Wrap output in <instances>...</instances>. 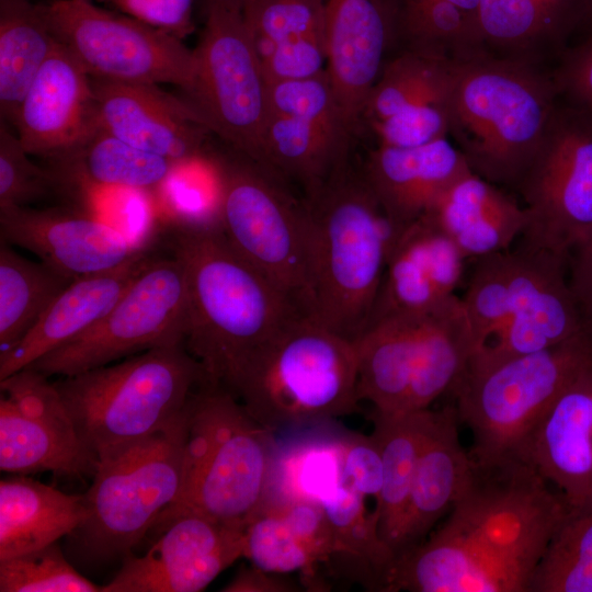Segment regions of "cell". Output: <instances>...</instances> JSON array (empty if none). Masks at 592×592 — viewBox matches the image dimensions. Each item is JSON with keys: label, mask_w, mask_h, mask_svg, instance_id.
<instances>
[{"label": "cell", "mask_w": 592, "mask_h": 592, "mask_svg": "<svg viewBox=\"0 0 592 592\" xmlns=\"http://www.w3.org/2000/svg\"><path fill=\"white\" fill-rule=\"evenodd\" d=\"M13 126L30 155L61 160L98 129L91 77L59 42L30 84Z\"/></svg>", "instance_id": "d6986e66"}, {"label": "cell", "mask_w": 592, "mask_h": 592, "mask_svg": "<svg viewBox=\"0 0 592 592\" xmlns=\"http://www.w3.org/2000/svg\"><path fill=\"white\" fill-rule=\"evenodd\" d=\"M305 590L286 574L269 572L254 565L242 566L234 578L220 590L224 592H298Z\"/></svg>", "instance_id": "f907efd6"}, {"label": "cell", "mask_w": 592, "mask_h": 592, "mask_svg": "<svg viewBox=\"0 0 592 592\" xmlns=\"http://www.w3.org/2000/svg\"><path fill=\"white\" fill-rule=\"evenodd\" d=\"M526 460L473 462L467 485L441 526L519 579L531 577L569 509Z\"/></svg>", "instance_id": "8fae6325"}, {"label": "cell", "mask_w": 592, "mask_h": 592, "mask_svg": "<svg viewBox=\"0 0 592 592\" xmlns=\"http://www.w3.org/2000/svg\"><path fill=\"white\" fill-rule=\"evenodd\" d=\"M451 2L478 20L479 0H445Z\"/></svg>", "instance_id": "db71d44e"}, {"label": "cell", "mask_w": 592, "mask_h": 592, "mask_svg": "<svg viewBox=\"0 0 592 592\" xmlns=\"http://www.w3.org/2000/svg\"><path fill=\"white\" fill-rule=\"evenodd\" d=\"M527 592H592V508L568 511L538 561Z\"/></svg>", "instance_id": "74e56055"}, {"label": "cell", "mask_w": 592, "mask_h": 592, "mask_svg": "<svg viewBox=\"0 0 592 592\" xmlns=\"http://www.w3.org/2000/svg\"><path fill=\"white\" fill-rule=\"evenodd\" d=\"M337 546L321 508L310 501L269 503L244 528L243 557L269 572H297L305 590L329 589L319 566L331 569Z\"/></svg>", "instance_id": "d4e9b609"}, {"label": "cell", "mask_w": 592, "mask_h": 592, "mask_svg": "<svg viewBox=\"0 0 592 592\" xmlns=\"http://www.w3.org/2000/svg\"><path fill=\"white\" fill-rule=\"evenodd\" d=\"M567 269L570 287L585 320L592 327V229L569 252Z\"/></svg>", "instance_id": "681fc988"}, {"label": "cell", "mask_w": 592, "mask_h": 592, "mask_svg": "<svg viewBox=\"0 0 592 592\" xmlns=\"http://www.w3.org/2000/svg\"><path fill=\"white\" fill-rule=\"evenodd\" d=\"M168 241L186 280L185 349L212 385L226 388L253 351L307 314L231 246L220 225L182 220Z\"/></svg>", "instance_id": "6da1fadb"}, {"label": "cell", "mask_w": 592, "mask_h": 592, "mask_svg": "<svg viewBox=\"0 0 592 592\" xmlns=\"http://www.w3.org/2000/svg\"><path fill=\"white\" fill-rule=\"evenodd\" d=\"M72 281L0 241V351L19 342Z\"/></svg>", "instance_id": "e575fe53"}, {"label": "cell", "mask_w": 592, "mask_h": 592, "mask_svg": "<svg viewBox=\"0 0 592 592\" xmlns=\"http://www.w3.org/2000/svg\"><path fill=\"white\" fill-rule=\"evenodd\" d=\"M354 345L358 399L383 414L429 409L453 389L474 352L471 326L456 294L428 312L372 323Z\"/></svg>", "instance_id": "9c48e42d"}, {"label": "cell", "mask_w": 592, "mask_h": 592, "mask_svg": "<svg viewBox=\"0 0 592 592\" xmlns=\"http://www.w3.org/2000/svg\"><path fill=\"white\" fill-rule=\"evenodd\" d=\"M0 234L71 281L119 266L141 250L116 228L60 208L0 209Z\"/></svg>", "instance_id": "44dd1931"}, {"label": "cell", "mask_w": 592, "mask_h": 592, "mask_svg": "<svg viewBox=\"0 0 592 592\" xmlns=\"http://www.w3.org/2000/svg\"><path fill=\"white\" fill-rule=\"evenodd\" d=\"M573 30H579L585 35L592 34V0H580Z\"/></svg>", "instance_id": "816d5d0a"}, {"label": "cell", "mask_w": 592, "mask_h": 592, "mask_svg": "<svg viewBox=\"0 0 592 592\" xmlns=\"http://www.w3.org/2000/svg\"><path fill=\"white\" fill-rule=\"evenodd\" d=\"M592 367V331L490 364L467 365L453 387L459 421L473 433L478 465L517 456L557 397Z\"/></svg>", "instance_id": "30bf717a"}, {"label": "cell", "mask_w": 592, "mask_h": 592, "mask_svg": "<svg viewBox=\"0 0 592 592\" xmlns=\"http://www.w3.org/2000/svg\"><path fill=\"white\" fill-rule=\"evenodd\" d=\"M465 260L429 214L401 228L389 250L367 328L386 318L424 314L446 301L455 295Z\"/></svg>", "instance_id": "603a6c76"}, {"label": "cell", "mask_w": 592, "mask_h": 592, "mask_svg": "<svg viewBox=\"0 0 592 592\" xmlns=\"http://www.w3.org/2000/svg\"><path fill=\"white\" fill-rule=\"evenodd\" d=\"M525 592L523 583L442 527L398 556L385 592Z\"/></svg>", "instance_id": "f546056e"}, {"label": "cell", "mask_w": 592, "mask_h": 592, "mask_svg": "<svg viewBox=\"0 0 592 592\" xmlns=\"http://www.w3.org/2000/svg\"><path fill=\"white\" fill-rule=\"evenodd\" d=\"M57 39L43 5L0 0V113L13 125L19 106Z\"/></svg>", "instance_id": "836d02e7"}, {"label": "cell", "mask_w": 592, "mask_h": 592, "mask_svg": "<svg viewBox=\"0 0 592 592\" xmlns=\"http://www.w3.org/2000/svg\"><path fill=\"white\" fill-rule=\"evenodd\" d=\"M462 298L474 340L468 365L538 351L592 331L570 287L567 260L521 242L477 259Z\"/></svg>", "instance_id": "277c9868"}, {"label": "cell", "mask_w": 592, "mask_h": 592, "mask_svg": "<svg viewBox=\"0 0 592 592\" xmlns=\"http://www.w3.org/2000/svg\"><path fill=\"white\" fill-rule=\"evenodd\" d=\"M517 456L556 488L569 510L592 508V367L543 413Z\"/></svg>", "instance_id": "cb8c5ba5"}, {"label": "cell", "mask_w": 592, "mask_h": 592, "mask_svg": "<svg viewBox=\"0 0 592 592\" xmlns=\"http://www.w3.org/2000/svg\"><path fill=\"white\" fill-rule=\"evenodd\" d=\"M267 83L300 79L327 69L325 35H308L274 46L261 58Z\"/></svg>", "instance_id": "f6af8a7d"}, {"label": "cell", "mask_w": 592, "mask_h": 592, "mask_svg": "<svg viewBox=\"0 0 592 592\" xmlns=\"http://www.w3.org/2000/svg\"><path fill=\"white\" fill-rule=\"evenodd\" d=\"M203 1V0H202ZM221 1H226V2H229V3H232V4H236L240 8H244L246 4L250 1V0H221Z\"/></svg>", "instance_id": "11a10c76"}, {"label": "cell", "mask_w": 592, "mask_h": 592, "mask_svg": "<svg viewBox=\"0 0 592 592\" xmlns=\"http://www.w3.org/2000/svg\"><path fill=\"white\" fill-rule=\"evenodd\" d=\"M1 592H96L101 585L80 574L58 542L0 559Z\"/></svg>", "instance_id": "ab89813d"}, {"label": "cell", "mask_w": 592, "mask_h": 592, "mask_svg": "<svg viewBox=\"0 0 592 592\" xmlns=\"http://www.w3.org/2000/svg\"><path fill=\"white\" fill-rule=\"evenodd\" d=\"M456 60L407 49L384 66L366 100L368 124L412 105L448 98Z\"/></svg>", "instance_id": "d590c367"}, {"label": "cell", "mask_w": 592, "mask_h": 592, "mask_svg": "<svg viewBox=\"0 0 592 592\" xmlns=\"http://www.w3.org/2000/svg\"><path fill=\"white\" fill-rule=\"evenodd\" d=\"M99 126L122 140L182 162L205 152L210 129L189 102L156 84L91 78Z\"/></svg>", "instance_id": "7402d4cb"}, {"label": "cell", "mask_w": 592, "mask_h": 592, "mask_svg": "<svg viewBox=\"0 0 592 592\" xmlns=\"http://www.w3.org/2000/svg\"><path fill=\"white\" fill-rule=\"evenodd\" d=\"M432 410L383 414L373 412V431L383 462V485L375 500L380 539L395 559L401 538L418 458Z\"/></svg>", "instance_id": "1f68e13d"}, {"label": "cell", "mask_w": 592, "mask_h": 592, "mask_svg": "<svg viewBox=\"0 0 592 592\" xmlns=\"http://www.w3.org/2000/svg\"><path fill=\"white\" fill-rule=\"evenodd\" d=\"M551 8L563 14L574 27V20L580 0H544Z\"/></svg>", "instance_id": "f5cc1de1"}, {"label": "cell", "mask_w": 592, "mask_h": 592, "mask_svg": "<svg viewBox=\"0 0 592 592\" xmlns=\"http://www.w3.org/2000/svg\"><path fill=\"white\" fill-rule=\"evenodd\" d=\"M83 494H68L15 475L0 481V559L68 536L87 517Z\"/></svg>", "instance_id": "4dcf8cb0"}, {"label": "cell", "mask_w": 592, "mask_h": 592, "mask_svg": "<svg viewBox=\"0 0 592 592\" xmlns=\"http://www.w3.org/2000/svg\"><path fill=\"white\" fill-rule=\"evenodd\" d=\"M8 123H0V209L26 206L47 195L56 184L54 173L31 161Z\"/></svg>", "instance_id": "7bdbcfd3"}, {"label": "cell", "mask_w": 592, "mask_h": 592, "mask_svg": "<svg viewBox=\"0 0 592 592\" xmlns=\"http://www.w3.org/2000/svg\"><path fill=\"white\" fill-rule=\"evenodd\" d=\"M478 23L483 44L512 50L572 31L571 22L544 0H479Z\"/></svg>", "instance_id": "f35d334b"}, {"label": "cell", "mask_w": 592, "mask_h": 592, "mask_svg": "<svg viewBox=\"0 0 592 592\" xmlns=\"http://www.w3.org/2000/svg\"><path fill=\"white\" fill-rule=\"evenodd\" d=\"M560 98L554 76L523 59L482 53L456 60L448 94V135L470 170L515 187Z\"/></svg>", "instance_id": "7a4b0ae2"}, {"label": "cell", "mask_w": 592, "mask_h": 592, "mask_svg": "<svg viewBox=\"0 0 592 592\" xmlns=\"http://www.w3.org/2000/svg\"><path fill=\"white\" fill-rule=\"evenodd\" d=\"M219 158L220 228L231 246L307 315L311 306V218L274 173L239 153Z\"/></svg>", "instance_id": "7c38bea8"}, {"label": "cell", "mask_w": 592, "mask_h": 592, "mask_svg": "<svg viewBox=\"0 0 592 592\" xmlns=\"http://www.w3.org/2000/svg\"><path fill=\"white\" fill-rule=\"evenodd\" d=\"M148 26L184 39L194 31V0H98Z\"/></svg>", "instance_id": "bcb514c9"}, {"label": "cell", "mask_w": 592, "mask_h": 592, "mask_svg": "<svg viewBox=\"0 0 592 592\" xmlns=\"http://www.w3.org/2000/svg\"><path fill=\"white\" fill-rule=\"evenodd\" d=\"M459 422L453 406L431 412L398 556L426 538L436 522L452 509L470 478L473 459L460 443Z\"/></svg>", "instance_id": "83f0119b"}, {"label": "cell", "mask_w": 592, "mask_h": 592, "mask_svg": "<svg viewBox=\"0 0 592 592\" xmlns=\"http://www.w3.org/2000/svg\"><path fill=\"white\" fill-rule=\"evenodd\" d=\"M88 1H92V0H88Z\"/></svg>", "instance_id": "9f6ffc18"}, {"label": "cell", "mask_w": 592, "mask_h": 592, "mask_svg": "<svg viewBox=\"0 0 592 592\" xmlns=\"http://www.w3.org/2000/svg\"><path fill=\"white\" fill-rule=\"evenodd\" d=\"M402 0H326L327 71L350 132L398 37Z\"/></svg>", "instance_id": "ffe728a7"}, {"label": "cell", "mask_w": 592, "mask_h": 592, "mask_svg": "<svg viewBox=\"0 0 592 592\" xmlns=\"http://www.w3.org/2000/svg\"><path fill=\"white\" fill-rule=\"evenodd\" d=\"M158 527L159 538L128 555L101 592H200L243 557L246 526L186 513Z\"/></svg>", "instance_id": "ac0fdd59"}, {"label": "cell", "mask_w": 592, "mask_h": 592, "mask_svg": "<svg viewBox=\"0 0 592 592\" xmlns=\"http://www.w3.org/2000/svg\"><path fill=\"white\" fill-rule=\"evenodd\" d=\"M187 413L189 407L166 428L96 460L83 493L88 515L67 536L70 558L89 566L123 561L177 500Z\"/></svg>", "instance_id": "ba28073f"}, {"label": "cell", "mask_w": 592, "mask_h": 592, "mask_svg": "<svg viewBox=\"0 0 592 592\" xmlns=\"http://www.w3.org/2000/svg\"><path fill=\"white\" fill-rule=\"evenodd\" d=\"M151 254L140 250L112 270L73 280L29 332L0 351V380L95 325L119 299Z\"/></svg>", "instance_id": "4316f807"}, {"label": "cell", "mask_w": 592, "mask_h": 592, "mask_svg": "<svg viewBox=\"0 0 592 592\" xmlns=\"http://www.w3.org/2000/svg\"><path fill=\"white\" fill-rule=\"evenodd\" d=\"M469 171L464 155L445 137L412 148L378 145L369 153L363 175L400 230L429 213Z\"/></svg>", "instance_id": "484cf974"}, {"label": "cell", "mask_w": 592, "mask_h": 592, "mask_svg": "<svg viewBox=\"0 0 592 592\" xmlns=\"http://www.w3.org/2000/svg\"><path fill=\"white\" fill-rule=\"evenodd\" d=\"M554 79L560 96L592 110V34L566 52Z\"/></svg>", "instance_id": "c3c4849f"}, {"label": "cell", "mask_w": 592, "mask_h": 592, "mask_svg": "<svg viewBox=\"0 0 592 592\" xmlns=\"http://www.w3.org/2000/svg\"><path fill=\"white\" fill-rule=\"evenodd\" d=\"M382 146L412 148L448 135V98L409 106L384 119L371 123Z\"/></svg>", "instance_id": "ee69618b"}, {"label": "cell", "mask_w": 592, "mask_h": 592, "mask_svg": "<svg viewBox=\"0 0 592 592\" xmlns=\"http://www.w3.org/2000/svg\"><path fill=\"white\" fill-rule=\"evenodd\" d=\"M528 213L521 243L567 260L592 229V110L558 100L515 186Z\"/></svg>", "instance_id": "5bb4252c"}, {"label": "cell", "mask_w": 592, "mask_h": 592, "mask_svg": "<svg viewBox=\"0 0 592 592\" xmlns=\"http://www.w3.org/2000/svg\"><path fill=\"white\" fill-rule=\"evenodd\" d=\"M276 448L234 394L205 385L189 406L180 493L155 526L186 513L246 526L264 503Z\"/></svg>", "instance_id": "8992f818"}, {"label": "cell", "mask_w": 592, "mask_h": 592, "mask_svg": "<svg viewBox=\"0 0 592 592\" xmlns=\"http://www.w3.org/2000/svg\"><path fill=\"white\" fill-rule=\"evenodd\" d=\"M267 100L270 114L311 122L346 136L351 133L327 69L307 78L267 83Z\"/></svg>", "instance_id": "b9f144b4"}, {"label": "cell", "mask_w": 592, "mask_h": 592, "mask_svg": "<svg viewBox=\"0 0 592 592\" xmlns=\"http://www.w3.org/2000/svg\"><path fill=\"white\" fill-rule=\"evenodd\" d=\"M306 204L312 235L309 316L355 342L368 326L399 229L364 175L343 169Z\"/></svg>", "instance_id": "3957f363"}, {"label": "cell", "mask_w": 592, "mask_h": 592, "mask_svg": "<svg viewBox=\"0 0 592 592\" xmlns=\"http://www.w3.org/2000/svg\"><path fill=\"white\" fill-rule=\"evenodd\" d=\"M66 160L77 162L84 178L94 185L134 191L161 186L177 166V162L133 146L100 126L77 153Z\"/></svg>", "instance_id": "8d00e7d4"}, {"label": "cell", "mask_w": 592, "mask_h": 592, "mask_svg": "<svg viewBox=\"0 0 592 592\" xmlns=\"http://www.w3.org/2000/svg\"><path fill=\"white\" fill-rule=\"evenodd\" d=\"M342 467L348 482L366 498L377 499L383 485V462L369 435L344 430Z\"/></svg>", "instance_id": "7dc6e473"}, {"label": "cell", "mask_w": 592, "mask_h": 592, "mask_svg": "<svg viewBox=\"0 0 592 592\" xmlns=\"http://www.w3.org/2000/svg\"><path fill=\"white\" fill-rule=\"evenodd\" d=\"M204 29L194 50L191 89L185 93L207 127L234 149L260 163L267 117V81L243 9L203 0Z\"/></svg>", "instance_id": "4fadbf2b"}, {"label": "cell", "mask_w": 592, "mask_h": 592, "mask_svg": "<svg viewBox=\"0 0 592 592\" xmlns=\"http://www.w3.org/2000/svg\"><path fill=\"white\" fill-rule=\"evenodd\" d=\"M56 39L91 78L171 83L186 93L195 58L181 39L88 0L42 4Z\"/></svg>", "instance_id": "2e32d148"}, {"label": "cell", "mask_w": 592, "mask_h": 592, "mask_svg": "<svg viewBox=\"0 0 592 592\" xmlns=\"http://www.w3.org/2000/svg\"><path fill=\"white\" fill-rule=\"evenodd\" d=\"M189 297L182 264L150 257L119 299L95 325L26 367L71 376L153 348L184 344Z\"/></svg>", "instance_id": "9a60e30c"}, {"label": "cell", "mask_w": 592, "mask_h": 592, "mask_svg": "<svg viewBox=\"0 0 592 592\" xmlns=\"http://www.w3.org/2000/svg\"><path fill=\"white\" fill-rule=\"evenodd\" d=\"M243 16L262 58L277 44L325 35L326 0H250Z\"/></svg>", "instance_id": "60d3db41"}, {"label": "cell", "mask_w": 592, "mask_h": 592, "mask_svg": "<svg viewBox=\"0 0 592 592\" xmlns=\"http://www.w3.org/2000/svg\"><path fill=\"white\" fill-rule=\"evenodd\" d=\"M426 214L466 259L510 249L528 224L524 206L473 171L449 186Z\"/></svg>", "instance_id": "f1b7e54d"}, {"label": "cell", "mask_w": 592, "mask_h": 592, "mask_svg": "<svg viewBox=\"0 0 592 592\" xmlns=\"http://www.w3.org/2000/svg\"><path fill=\"white\" fill-rule=\"evenodd\" d=\"M226 389L274 433L335 421L361 402L354 342L303 315L253 351Z\"/></svg>", "instance_id": "5b68a950"}, {"label": "cell", "mask_w": 592, "mask_h": 592, "mask_svg": "<svg viewBox=\"0 0 592 592\" xmlns=\"http://www.w3.org/2000/svg\"><path fill=\"white\" fill-rule=\"evenodd\" d=\"M0 391L1 471L93 475L95 460L47 376L24 367L1 379Z\"/></svg>", "instance_id": "e0dca14e"}, {"label": "cell", "mask_w": 592, "mask_h": 592, "mask_svg": "<svg viewBox=\"0 0 592 592\" xmlns=\"http://www.w3.org/2000/svg\"><path fill=\"white\" fill-rule=\"evenodd\" d=\"M348 137L311 122L271 113L262 135L259 164L281 180L300 182L311 196L343 169Z\"/></svg>", "instance_id": "d6a6232c"}, {"label": "cell", "mask_w": 592, "mask_h": 592, "mask_svg": "<svg viewBox=\"0 0 592 592\" xmlns=\"http://www.w3.org/2000/svg\"><path fill=\"white\" fill-rule=\"evenodd\" d=\"M96 460L175 421L210 384L184 344L153 348L54 383Z\"/></svg>", "instance_id": "52a82bcc"}]
</instances>
